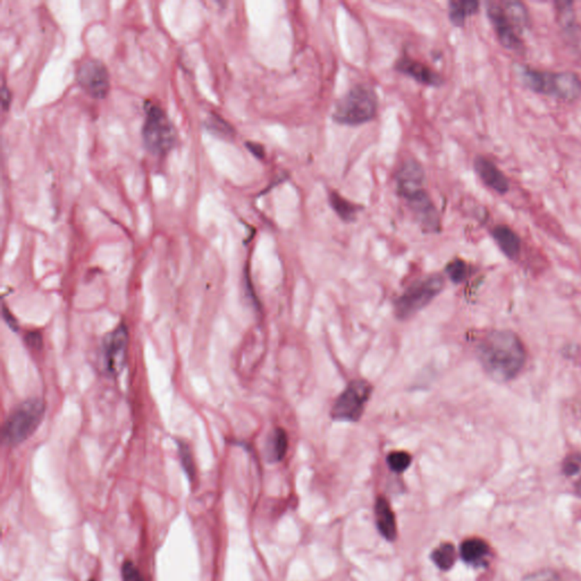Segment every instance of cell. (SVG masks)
Returning a JSON list of instances; mask_svg holds the SVG:
<instances>
[{
  "instance_id": "6da1fadb",
  "label": "cell",
  "mask_w": 581,
  "mask_h": 581,
  "mask_svg": "<svg viewBox=\"0 0 581 581\" xmlns=\"http://www.w3.org/2000/svg\"><path fill=\"white\" fill-rule=\"evenodd\" d=\"M477 356L486 374L497 383L516 379L527 359L523 343L511 330L486 334L477 345Z\"/></svg>"
},
{
  "instance_id": "7a4b0ae2",
  "label": "cell",
  "mask_w": 581,
  "mask_h": 581,
  "mask_svg": "<svg viewBox=\"0 0 581 581\" xmlns=\"http://www.w3.org/2000/svg\"><path fill=\"white\" fill-rule=\"evenodd\" d=\"M514 73L526 88L544 94L572 102L580 97L581 80L572 72L541 71L531 66L516 64Z\"/></svg>"
},
{
  "instance_id": "3957f363",
  "label": "cell",
  "mask_w": 581,
  "mask_h": 581,
  "mask_svg": "<svg viewBox=\"0 0 581 581\" xmlns=\"http://www.w3.org/2000/svg\"><path fill=\"white\" fill-rule=\"evenodd\" d=\"M377 108L379 99L374 89L369 85H358L340 99L332 117L339 124L357 126L371 121Z\"/></svg>"
},
{
  "instance_id": "277c9868",
  "label": "cell",
  "mask_w": 581,
  "mask_h": 581,
  "mask_svg": "<svg viewBox=\"0 0 581 581\" xmlns=\"http://www.w3.org/2000/svg\"><path fill=\"white\" fill-rule=\"evenodd\" d=\"M142 139L148 151L156 156L167 155L175 146V129L164 109L155 102L144 104Z\"/></svg>"
},
{
  "instance_id": "5b68a950",
  "label": "cell",
  "mask_w": 581,
  "mask_h": 581,
  "mask_svg": "<svg viewBox=\"0 0 581 581\" xmlns=\"http://www.w3.org/2000/svg\"><path fill=\"white\" fill-rule=\"evenodd\" d=\"M444 286L443 276L438 274L430 275L413 283L395 300V316L401 320L415 316L443 290Z\"/></svg>"
},
{
  "instance_id": "8992f818",
  "label": "cell",
  "mask_w": 581,
  "mask_h": 581,
  "mask_svg": "<svg viewBox=\"0 0 581 581\" xmlns=\"http://www.w3.org/2000/svg\"><path fill=\"white\" fill-rule=\"evenodd\" d=\"M45 410V402L40 398H30L17 406L4 426L6 442L17 445L28 440L43 421Z\"/></svg>"
},
{
  "instance_id": "52a82bcc",
  "label": "cell",
  "mask_w": 581,
  "mask_h": 581,
  "mask_svg": "<svg viewBox=\"0 0 581 581\" xmlns=\"http://www.w3.org/2000/svg\"><path fill=\"white\" fill-rule=\"evenodd\" d=\"M374 387L366 379H354L339 395L330 410V417L342 423H358L364 415Z\"/></svg>"
},
{
  "instance_id": "ba28073f",
  "label": "cell",
  "mask_w": 581,
  "mask_h": 581,
  "mask_svg": "<svg viewBox=\"0 0 581 581\" xmlns=\"http://www.w3.org/2000/svg\"><path fill=\"white\" fill-rule=\"evenodd\" d=\"M127 347L129 332L125 325H121L104 337L102 347V362L104 371L110 377L119 375L124 368Z\"/></svg>"
},
{
  "instance_id": "9c48e42d",
  "label": "cell",
  "mask_w": 581,
  "mask_h": 581,
  "mask_svg": "<svg viewBox=\"0 0 581 581\" xmlns=\"http://www.w3.org/2000/svg\"><path fill=\"white\" fill-rule=\"evenodd\" d=\"M80 87L94 99H104L110 89L109 73L104 63L88 58L80 64L77 72Z\"/></svg>"
},
{
  "instance_id": "30bf717a",
  "label": "cell",
  "mask_w": 581,
  "mask_h": 581,
  "mask_svg": "<svg viewBox=\"0 0 581 581\" xmlns=\"http://www.w3.org/2000/svg\"><path fill=\"white\" fill-rule=\"evenodd\" d=\"M487 16L493 26L494 31L496 33L501 45L508 50L520 51L523 48V43L520 39L519 33L516 32L512 23L505 14L502 4L496 1H488L486 4Z\"/></svg>"
},
{
  "instance_id": "8fae6325",
  "label": "cell",
  "mask_w": 581,
  "mask_h": 581,
  "mask_svg": "<svg viewBox=\"0 0 581 581\" xmlns=\"http://www.w3.org/2000/svg\"><path fill=\"white\" fill-rule=\"evenodd\" d=\"M425 181H426L425 170L421 164L415 159L404 161L395 175L396 191L406 201L426 191Z\"/></svg>"
},
{
  "instance_id": "7c38bea8",
  "label": "cell",
  "mask_w": 581,
  "mask_h": 581,
  "mask_svg": "<svg viewBox=\"0 0 581 581\" xmlns=\"http://www.w3.org/2000/svg\"><path fill=\"white\" fill-rule=\"evenodd\" d=\"M474 170L477 173L480 180L487 185L489 189L493 190L499 195H505L510 190V182L508 178L503 174L493 161L483 157L477 156L474 161Z\"/></svg>"
},
{
  "instance_id": "4fadbf2b",
  "label": "cell",
  "mask_w": 581,
  "mask_h": 581,
  "mask_svg": "<svg viewBox=\"0 0 581 581\" xmlns=\"http://www.w3.org/2000/svg\"><path fill=\"white\" fill-rule=\"evenodd\" d=\"M395 68L401 73L409 75L412 79H415L418 82L427 85H438L443 83V79L440 77L432 68L425 65L423 63L412 60L410 57L403 56L396 62Z\"/></svg>"
},
{
  "instance_id": "5bb4252c",
  "label": "cell",
  "mask_w": 581,
  "mask_h": 581,
  "mask_svg": "<svg viewBox=\"0 0 581 581\" xmlns=\"http://www.w3.org/2000/svg\"><path fill=\"white\" fill-rule=\"evenodd\" d=\"M492 237L505 257L516 260L521 251V240L514 229L506 225H497L492 229Z\"/></svg>"
},
{
  "instance_id": "9a60e30c",
  "label": "cell",
  "mask_w": 581,
  "mask_h": 581,
  "mask_svg": "<svg viewBox=\"0 0 581 581\" xmlns=\"http://www.w3.org/2000/svg\"><path fill=\"white\" fill-rule=\"evenodd\" d=\"M460 554L463 561L468 565L482 567L485 565L486 559L489 555V548L483 539H467L461 544Z\"/></svg>"
},
{
  "instance_id": "2e32d148",
  "label": "cell",
  "mask_w": 581,
  "mask_h": 581,
  "mask_svg": "<svg viewBox=\"0 0 581 581\" xmlns=\"http://www.w3.org/2000/svg\"><path fill=\"white\" fill-rule=\"evenodd\" d=\"M376 523L379 527V533L389 539L393 541L396 537V522L391 505L385 499H379L375 506Z\"/></svg>"
},
{
  "instance_id": "e0dca14e",
  "label": "cell",
  "mask_w": 581,
  "mask_h": 581,
  "mask_svg": "<svg viewBox=\"0 0 581 581\" xmlns=\"http://www.w3.org/2000/svg\"><path fill=\"white\" fill-rule=\"evenodd\" d=\"M505 14L508 16L516 32H523L531 26V16L525 4L520 1H505L502 4Z\"/></svg>"
},
{
  "instance_id": "ac0fdd59",
  "label": "cell",
  "mask_w": 581,
  "mask_h": 581,
  "mask_svg": "<svg viewBox=\"0 0 581 581\" xmlns=\"http://www.w3.org/2000/svg\"><path fill=\"white\" fill-rule=\"evenodd\" d=\"M449 16L451 22L457 26H465L467 17L476 14L479 3L476 0H455L449 4Z\"/></svg>"
},
{
  "instance_id": "d6986e66",
  "label": "cell",
  "mask_w": 581,
  "mask_h": 581,
  "mask_svg": "<svg viewBox=\"0 0 581 581\" xmlns=\"http://www.w3.org/2000/svg\"><path fill=\"white\" fill-rule=\"evenodd\" d=\"M288 447V433L283 428L274 429L269 436L268 444H267V452H268V459L274 462L282 461L286 457Z\"/></svg>"
},
{
  "instance_id": "ffe728a7",
  "label": "cell",
  "mask_w": 581,
  "mask_h": 581,
  "mask_svg": "<svg viewBox=\"0 0 581 581\" xmlns=\"http://www.w3.org/2000/svg\"><path fill=\"white\" fill-rule=\"evenodd\" d=\"M330 203L334 212L339 215V217L347 223L356 220L357 214L359 212V207L354 203L347 200L335 191L330 192Z\"/></svg>"
},
{
  "instance_id": "44dd1931",
  "label": "cell",
  "mask_w": 581,
  "mask_h": 581,
  "mask_svg": "<svg viewBox=\"0 0 581 581\" xmlns=\"http://www.w3.org/2000/svg\"><path fill=\"white\" fill-rule=\"evenodd\" d=\"M432 559L435 565H438L440 569L444 571L449 570V569L453 567L455 559H457L455 546L450 544V543L440 545V546L433 552Z\"/></svg>"
},
{
  "instance_id": "7402d4cb",
  "label": "cell",
  "mask_w": 581,
  "mask_h": 581,
  "mask_svg": "<svg viewBox=\"0 0 581 581\" xmlns=\"http://www.w3.org/2000/svg\"><path fill=\"white\" fill-rule=\"evenodd\" d=\"M205 126H206L208 132L218 136V138L226 139V140L234 138V129L225 119H222L219 115H216V114L206 119Z\"/></svg>"
},
{
  "instance_id": "603a6c76",
  "label": "cell",
  "mask_w": 581,
  "mask_h": 581,
  "mask_svg": "<svg viewBox=\"0 0 581 581\" xmlns=\"http://www.w3.org/2000/svg\"><path fill=\"white\" fill-rule=\"evenodd\" d=\"M412 462L411 455L408 452L394 451L387 455V465L392 472L402 474L409 468Z\"/></svg>"
},
{
  "instance_id": "cb8c5ba5",
  "label": "cell",
  "mask_w": 581,
  "mask_h": 581,
  "mask_svg": "<svg viewBox=\"0 0 581 581\" xmlns=\"http://www.w3.org/2000/svg\"><path fill=\"white\" fill-rule=\"evenodd\" d=\"M445 271L452 282L460 284L469 276V266L462 259H455L446 266Z\"/></svg>"
},
{
  "instance_id": "d4e9b609",
  "label": "cell",
  "mask_w": 581,
  "mask_h": 581,
  "mask_svg": "<svg viewBox=\"0 0 581 581\" xmlns=\"http://www.w3.org/2000/svg\"><path fill=\"white\" fill-rule=\"evenodd\" d=\"M178 455H180V460H181L182 468L184 472L187 474L190 480L195 479V461H193L192 453L190 450L189 446L183 442L178 443Z\"/></svg>"
},
{
  "instance_id": "484cf974",
  "label": "cell",
  "mask_w": 581,
  "mask_h": 581,
  "mask_svg": "<svg viewBox=\"0 0 581 581\" xmlns=\"http://www.w3.org/2000/svg\"><path fill=\"white\" fill-rule=\"evenodd\" d=\"M556 13L561 26L565 28H571L575 24V11L571 1H556Z\"/></svg>"
},
{
  "instance_id": "4316f807",
  "label": "cell",
  "mask_w": 581,
  "mask_h": 581,
  "mask_svg": "<svg viewBox=\"0 0 581 581\" xmlns=\"http://www.w3.org/2000/svg\"><path fill=\"white\" fill-rule=\"evenodd\" d=\"M581 468V453H573L565 457L563 462V472L567 476L578 474Z\"/></svg>"
},
{
  "instance_id": "83f0119b",
  "label": "cell",
  "mask_w": 581,
  "mask_h": 581,
  "mask_svg": "<svg viewBox=\"0 0 581 581\" xmlns=\"http://www.w3.org/2000/svg\"><path fill=\"white\" fill-rule=\"evenodd\" d=\"M121 577H123V581H146L138 568L131 561L124 562V565L121 567Z\"/></svg>"
},
{
  "instance_id": "f1b7e54d",
  "label": "cell",
  "mask_w": 581,
  "mask_h": 581,
  "mask_svg": "<svg viewBox=\"0 0 581 581\" xmlns=\"http://www.w3.org/2000/svg\"><path fill=\"white\" fill-rule=\"evenodd\" d=\"M246 148L251 151L252 155L257 158L263 159L265 157V149L261 144L254 143V142H246Z\"/></svg>"
},
{
  "instance_id": "f546056e",
  "label": "cell",
  "mask_w": 581,
  "mask_h": 581,
  "mask_svg": "<svg viewBox=\"0 0 581 581\" xmlns=\"http://www.w3.org/2000/svg\"><path fill=\"white\" fill-rule=\"evenodd\" d=\"M26 343L34 349L41 347L43 344V339L39 333H28L26 337Z\"/></svg>"
},
{
  "instance_id": "4dcf8cb0",
  "label": "cell",
  "mask_w": 581,
  "mask_h": 581,
  "mask_svg": "<svg viewBox=\"0 0 581 581\" xmlns=\"http://www.w3.org/2000/svg\"><path fill=\"white\" fill-rule=\"evenodd\" d=\"M1 97H3V107L4 109L7 110L9 108V102H11V92L9 90L6 89L5 85L3 87V92H1Z\"/></svg>"
},
{
  "instance_id": "1f68e13d",
  "label": "cell",
  "mask_w": 581,
  "mask_h": 581,
  "mask_svg": "<svg viewBox=\"0 0 581 581\" xmlns=\"http://www.w3.org/2000/svg\"><path fill=\"white\" fill-rule=\"evenodd\" d=\"M577 492H578L579 495L581 496V478L579 480V483L577 484Z\"/></svg>"
},
{
  "instance_id": "d6a6232c",
  "label": "cell",
  "mask_w": 581,
  "mask_h": 581,
  "mask_svg": "<svg viewBox=\"0 0 581 581\" xmlns=\"http://www.w3.org/2000/svg\"><path fill=\"white\" fill-rule=\"evenodd\" d=\"M90 581H94V580H90Z\"/></svg>"
}]
</instances>
